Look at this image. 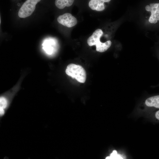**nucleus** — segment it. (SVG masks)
Returning a JSON list of instances; mask_svg holds the SVG:
<instances>
[{
	"label": "nucleus",
	"instance_id": "f257e3e1",
	"mask_svg": "<svg viewBox=\"0 0 159 159\" xmlns=\"http://www.w3.org/2000/svg\"><path fill=\"white\" fill-rule=\"evenodd\" d=\"M66 74L75 79L78 82L84 83L86 79V73L84 68L81 65L73 63L69 64L65 70Z\"/></svg>",
	"mask_w": 159,
	"mask_h": 159
},
{
	"label": "nucleus",
	"instance_id": "f03ea898",
	"mask_svg": "<svg viewBox=\"0 0 159 159\" xmlns=\"http://www.w3.org/2000/svg\"><path fill=\"white\" fill-rule=\"evenodd\" d=\"M40 0H27L22 5L18 13L19 17L25 18L30 16L35 9L36 5Z\"/></svg>",
	"mask_w": 159,
	"mask_h": 159
},
{
	"label": "nucleus",
	"instance_id": "7ed1b4c3",
	"mask_svg": "<svg viewBox=\"0 0 159 159\" xmlns=\"http://www.w3.org/2000/svg\"><path fill=\"white\" fill-rule=\"evenodd\" d=\"M57 21L59 23L68 27L74 26L77 23L76 18L68 13L59 16L57 18Z\"/></svg>",
	"mask_w": 159,
	"mask_h": 159
},
{
	"label": "nucleus",
	"instance_id": "20e7f679",
	"mask_svg": "<svg viewBox=\"0 0 159 159\" xmlns=\"http://www.w3.org/2000/svg\"><path fill=\"white\" fill-rule=\"evenodd\" d=\"M143 104L145 107L159 109V95L147 97L144 100Z\"/></svg>",
	"mask_w": 159,
	"mask_h": 159
},
{
	"label": "nucleus",
	"instance_id": "39448f33",
	"mask_svg": "<svg viewBox=\"0 0 159 159\" xmlns=\"http://www.w3.org/2000/svg\"><path fill=\"white\" fill-rule=\"evenodd\" d=\"M103 34L102 30L100 29L95 30L92 35L89 37L87 40L88 44L90 46L95 45L100 41L101 37Z\"/></svg>",
	"mask_w": 159,
	"mask_h": 159
},
{
	"label": "nucleus",
	"instance_id": "423d86ee",
	"mask_svg": "<svg viewBox=\"0 0 159 159\" xmlns=\"http://www.w3.org/2000/svg\"><path fill=\"white\" fill-rule=\"evenodd\" d=\"M110 1V0H91L89 3V6L93 10L100 11L105 9L104 3Z\"/></svg>",
	"mask_w": 159,
	"mask_h": 159
},
{
	"label": "nucleus",
	"instance_id": "0eeeda50",
	"mask_svg": "<svg viewBox=\"0 0 159 159\" xmlns=\"http://www.w3.org/2000/svg\"><path fill=\"white\" fill-rule=\"evenodd\" d=\"M111 44V42L110 40L107 41L104 43H102L100 41L96 44V50L100 52H105L110 47Z\"/></svg>",
	"mask_w": 159,
	"mask_h": 159
},
{
	"label": "nucleus",
	"instance_id": "6e6552de",
	"mask_svg": "<svg viewBox=\"0 0 159 159\" xmlns=\"http://www.w3.org/2000/svg\"><path fill=\"white\" fill-rule=\"evenodd\" d=\"M74 1L73 0H56L55 1V4L58 8L62 9L66 6H71Z\"/></svg>",
	"mask_w": 159,
	"mask_h": 159
},
{
	"label": "nucleus",
	"instance_id": "1a4fd4ad",
	"mask_svg": "<svg viewBox=\"0 0 159 159\" xmlns=\"http://www.w3.org/2000/svg\"><path fill=\"white\" fill-rule=\"evenodd\" d=\"M159 20V12H151L149 21L152 23H156Z\"/></svg>",
	"mask_w": 159,
	"mask_h": 159
},
{
	"label": "nucleus",
	"instance_id": "9d476101",
	"mask_svg": "<svg viewBox=\"0 0 159 159\" xmlns=\"http://www.w3.org/2000/svg\"><path fill=\"white\" fill-rule=\"evenodd\" d=\"M105 159H124L120 155L117 153L116 150H114L111 154L110 156L107 157Z\"/></svg>",
	"mask_w": 159,
	"mask_h": 159
},
{
	"label": "nucleus",
	"instance_id": "9b49d317",
	"mask_svg": "<svg viewBox=\"0 0 159 159\" xmlns=\"http://www.w3.org/2000/svg\"><path fill=\"white\" fill-rule=\"evenodd\" d=\"M8 105L7 101L6 99L4 97H1L0 98V108L3 109H5Z\"/></svg>",
	"mask_w": 159,
	"mask_h": 159
},
{
	"label": "nucleus",
	"instance_id": "f8f14e48",
	"mask_svg": "<svg viewBox=\"0 0 159 159\" xmlns=\"http://www.w3.org/2000/svg\"><path fill=\"white\" fill-rule=\"evenodd\" d=\"M151 7V12H159V3H152L150 4Z\"/></svg>",
	"mask_w": 159,
	"mask_h": 159
},
{
	"label": "nucleus",
	"instance_id": "ddd939ff",
	"mask_svg": "<svg viewBox=\"0 0 159 159\" xmlns=\"http://www.w3.org/2000/svg\"><path fill=\"white\" fill-rule=\"evenodd\" d=\"M155 116L157 119L159 120V110L155 112Z\"/></svg>",
	"mask_w": 159,
	"mask_h": 159
},
{
	"label": "nucleus",
	"instance_id": "4468645a",
	"mask_svg": "<svg viewBox=\"0 0 159 159\" xmlns=\"http://www.w3.org/2000/svg\"><path fill=\"white\" fill-rule=\"evenodd\" d=\"M145 9L147 11L151 12V7L150 6L147 5L145 7Z\"/></svg>",
	"mask_w": 159,
	"mask_h": 159
}]
</instances>
